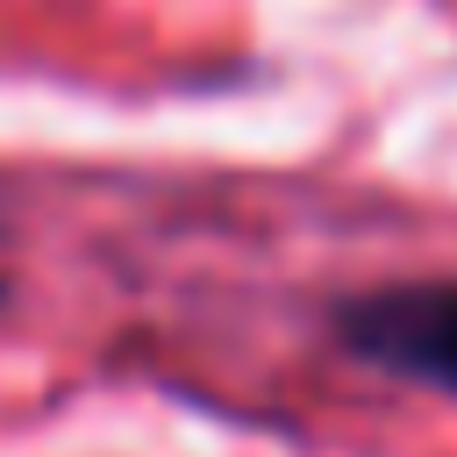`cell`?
Listing matches in <instances>:
<instances>
[{"label": "cell", "mask_w": 457, "mask_h": 457, "mask_svg": "<svg viewBox=\"0 0 457 457\" xmlns=\"http://www.w3.org/2000/svg\"><path fill=\"white\" fill-rule=\"evenodd\" d=\"M336 343L386 378L457 400V278H393L336 300Z\"/></svg>", "instance_id": "obj_1"}, {"label": "cell", "mask_w": 457, "mask_h": 457, "mask_svg": "<svg viewBox=\"0 0 457 457\" xmlns=\"http://www.w3.org/2000/svg\"><path fill=\"white\" fill-rule=\"evenodd\" d=\"M0 300H7V278H0Z\"/></svg>", "instance_id": "obj_2"}]
</instances>
